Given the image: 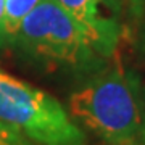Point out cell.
I'll list each match as a JSON object with an SVG mask.
<instances>
[{"label": "cell", "mask_w": 145, "mask_h": 145, "mask_svg": "<svg viewBox=\"0 0 145 145\" xmlns=\"http://www.w3.org/2000/svg\"><path fill=\"white\" fill-rule=\"evenodd\" d=\"M42 0H5V32L16 36L21 23Z\"/></svg>", "instance_id": "5b68a950"}, {"label": "cell", "mask_w": 145, "mask_h": 145, "mask_svg": "<svg viewBox=\"0 0 145 145\" xmlns=\"http://www.w3.org/2000/svg\"><path fill=\"white\" fill-rule=\"evenodd\" d=\"M7 37L5 32V0H0V42Z\"/></svg>", "instance_id": "ba28073f"}, {"label": "cell", "mask_w": 145, "mask_h": 145, "mask_svg": "<svg viewBox=\"0 0 145 145\" xmlns=\"http://www.w3.org/2000/svg\"><path fill=\"white\" fill-rule=\"evenodd\" d=\"M0 121L36 145H84L65 106L42 89L0 71Z\"/></svg>", "instance_id": "7a4b0ae2"}, {"label": "cell", "mask_w": 145, "mask_h": 145, "mask_svg": "<svg viewBox=\"0 0 145 145\" xmlns=\"http://www.w3.org/2000/svg\"><path fill=\"white\" fill-rule=\"evenodd\" d=\"M69 113L111 145H134L145 137L135 86L119 68L102 72L72 92Z\"/></svg>", "instance_id": "6da1fadb"}, {"label": "cell", "mask_w": 145, "mask_h": 145, "mask_svg": "<svg viewBox=\"0 0 145 145\" xmlns=\"http://www.w3.org/2000/svg\"><path fill=\"white\" fill-rule=\"evenodd\" d=\"M131 10H132V15L140 18L142 13L145 11V0H131Z\"/></svg>", "instance_id": "52a82bcc"}, {"label": "cell", "mask_w": 145, "mask_h": 145, "mask_svg": "<svg viewBox=\"0 0 145 145\" xmlns=\"http://www.w3.org/2000/svg\"><path fill=\"white\" fill-rule=\"evenodd\" d=\"M79 24L99 57L113 55L119 42L121 0H55Z\"/></svg>", "instance_id": "277c9868"}, {"label": "cell", "mask_w": 145, "mask_h": 145, "mask_svg": "<svg viewBox=\"0 0 145 145\" xmlns=\"http://www.w3.org/2000/svg\"><path fill=\"white\" fill-rule=\"evenodd\" d=\"M0 145H36L0 121Z\"/></svg>", "instance_id": "8992f818"}, {"label": "cell", "mask_w": 145, "mask_h": 145, "mask_svg": "<svg viewBox=\"0 0 145 145\" xmlns=\"http://www.w3.org/2000/svg\"><path fill=\"white\" fill-rule=\"evenodd\" d=\"M15 37L26 52L55 63L82 68L99 60L84 31L55 0H42Z\"/></svg>", "instance_id": "3957f363"}]
</instances>
